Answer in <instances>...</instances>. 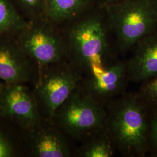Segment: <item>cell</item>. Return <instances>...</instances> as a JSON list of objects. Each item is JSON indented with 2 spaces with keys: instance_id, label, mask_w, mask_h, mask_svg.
<instances>
[{
  "instance_id": "obj_1",
  "label": "cell",
  "mask_w": 157,
  "mask_h": 157,
  "mask_svg": "<svg viewBox=\"0 0 157 157\" xmlns=\"http://www.w3.org/2000/svg\"><path fill=\"white\" fill-rule=\"evenodd\" d=\"M67 61L83 76H97L121 59L106 8L96 4L61 26Z\"/></svg>"
},
{
  "instance_id": "obj_2",
  "label": "cell",
  "mask_w": 157,
  "mask_h": 157,
  "mask_svg": "<svg viewBox=\"0 0 157 157\" xmlns=\"http://www.w3.org/2000/svg\"><path fill=\"white\" fill-rule=\"evenodd\" d=\"M106 128L117 153L124 157H145L149 150L150 110L137 91H127L105 107Z\"/></svg>"
},
{
  "instance_id": "obj_3",
  "label": "cell",
  "mask_w": 157,
  "mask_h": 157,
  "mask_svg": "<svg viewBox=\"0 0 157 157\" xmlns=\"http://www.w3.org/2000/svg\"><path fill=\"white\" fill-rule=\"evenodd\" d=\"M105 6L121 56L157 29V15L149 0H123Z\"/></svg>"
},
{
  "instance_id": "obj_4",
  "label": "cell",
  "mask_w": 157,
  "mask_h": 157,
  "mask_svg": "<svg viewBox=\"0 0 157 157\" xmlns=\"http://www.w3.org/2000/svg\"><path fill=\"white\" fill-rule=\"evenodd\" d=\"M54 122L73 140L79 143L106 126L105 107L94 100L78 86L57 108Z\"/></svg>"
},
{
  "instance_id": "obj_5",
  "label": "cell",
  "mask_w": 157,
  "mask_h": 157,
  "mask_svg": "<svg viewBox=\"0 0 157 157\" xmlns=\"http://www.w3.org/2000/svg\"><path fill=\"white\" fill-rule=\"evenodd\" d=\"M83 73L67 60L51 63L40 71L32 86L40 113L51 119L57 108L77 87Z\"/></svg>"
},
{
  "instance_id": "obj_6",
  "label": "cell",
  "mask_w": 157,
  "mask_h": 157,
  "mask_svg": "<svg viewBox=\"0 0 157 157\" xmlns=\"http://www.w3.org/2000/svg\"><path fill=\"white\" fill-rule=\"evenodd\" d=\"M23 52L40 71L51 63L67 60L60 26L43 17L34 19L14 36Z\"/></svg>"
},
{
  "instance_id": "obj_7",
  "label": "cell",
  "mask_w": 157,
  "mask_h": 157,
  "mask_svg": "<svg viewBox=\"0 0 157 157\" xmlns=\"http://www.w3.org/2000/svg\"><path fill=\"white\" fill-rule=\"evenodd\" d=\"M25 144L26 157H76L78 146L52 119L44 118L25 130Z\"/></svg>"
},
{
  "instance_id": "obj_8",
  "label": "cell",
  "mask_w": 157,
  "mask_h": 157,
  "mask_svg": "<svg viewBox=\"0 0 157 157\" xmlns=\"http://www.w3.org/2000/svg\"><path fill=\"white\" fill-rule=\"evenodd\" d=\"M0 116L24 130L40 122V113L32 87L27 84H6L0 93Z\"/></svg>"
},
{
  "instance_id": "obj_9",
  "label": "cell",
  "mask_w": 157,
  "mask_h": 157,
  "mask_svg": "<svg viewBox=\"0 0 157 157\" xmlns=\"http://www.w3.org/2000/svg\"><path fill=\"white\" fill-rule=\"evenodd\" d=\"M39 69L21 49L14 36H0V80L6 84L36 83Z\"/></svg>"
},
{
  "instance_id": "obj_10",
  "label": "cell",
  "mask_w": 157,
  "mask_h": 157,
  "mask_svg": "<svg viewBox=\"0 0 157 157\" xmlns=\"http://www.w3.org/2000/svg\"><path fill=\"white\" fill-rule=\"evenodd\" d=\"M129 81L126 60L120 59L97 76H83L78 86L104 107L127 92Z\"/></svg>"
},
{
  "instance_id": "obj_11",
  "label": "cell",
  "mask_w": 157,
  "mask_h": 157,
  "mask_svg": "<svg viewBox=\"0 0 157 157\" xmlns=\"http://www.w3.org/2000/svg\"><path fill=\"white\" fill-rule=\"evenodd\" d=\"M126 60L129 82L141 83L157 75V29L139 41Z\"/></svg>"
},
{
  "instance_id": "obj_12",
  "label": "cell",
  "mask_w": 157,
  "mask_h": 157,
  "mask_svg": "<svg viewBox=\"0 0 157 157\" xmlns=\"http://www.w3.org/2000/svg\"><path fill=\"white\" fill-rule=\"evenodd\" d=\"M96 4L95 0H44L41 17L61 26Z\"/></svg>"
},
{
  "instance_id": "obj_13",
  "label": "cell",
  "mask_w": 157,
  "mask_h": 157,
  "mask_svg": "<svg viewBox=\"0 0 157 157\" xmlns=\"http://www.w3.org/2000/svg\"><path fill=\"white\" fill-rule=\"evenodd\" d=\"M0 157H26L25 130L1 116Z\"/></svg>"
},
{
  "instance_id": "obj_14",
  "label": "cell",
  "mask_w": 157,
  "mask_h": 157,
  "mask_svg": "<svg viewBox=\"0 0 157 157\" xmlns=\"http://www.w3.org/2000/svg\"><path fill=\"white\" fill-rule=\"evenodd\" d=\"M117 154L115 144L105 126L78 143L76 157H113Z\"/></svg>"
},
{
  "instance_id": "obj_15",
  "label": "cell",
  "mask_w": 157,
  "mask_h": 157,
  "mask_svg": "<svg viewBox=\"0 0 157 157\" xmlns=\"http://www.w3.org/2000/svg\"><path fill=\"white\" fill-rule=\"evenodd\" d=\"M28 23L9 0H0V36H15Z\"/></svg>"
},
{
  "instance_id": "obj_16",
  "label": "cell",
  "mask_w": 157,
  "mask_h": 157,
  "mask_svg": "<svg viewBox=\"0 0 157 157\" xmlns=\"http://www.w3.org/2000/svg\"><path fill=\"white\" fill-rule=\"evenodd\" d=\"M137 91L150 111H157V75L140 83Z\"/></svg>"
},
{
  "instance_id": "obj_17",
  "label": "cell",
  "mask_w": 157,
  "mask_h": 157,
  "mask_svg": "<svg viewBox=\"0 0 157 157\" xmlns=\"http://www.w3.org/2000/svg\"><path fill=\"white\" fill-rule=\"evenodd\" d=\"M150 111L148 134L149 150L148 155L157 157V111Z\"/></svg>"
},
{
  "instance_id": "obj_18",
  "label": "cell",
  "mask_w": 157,
  "mask_h": 157,
  "mask_svg": "<svg viewBox=\"0 0 157 157\" xmlns=\"http://www.w3.org/2000/svg\"><path fill=\"white\" fill-rule=\"evenodd\" d=\"M22 6L30 11H33L38 15L39 17H41L44 0H17Z\"/></svg>"
},
{
  "instance_id": "obj_19",
  "label": "cell",
  "mask_w": 157,
  "mask_h": 157,
  "mask_svg": "<svg viewBox=\"0 0 157 157\" xmlns=\"http://www.w3.org/2000/svg\"><path fill=\"white\" fill-rule=\"evenodd\" d=\"M96 3L101 6H108L113 3H115L123 0H95Z\"/></svg>"
},
{
  "instance_id": "obj_20",
  "label": "cell",
  "mask_w": 157,
  "mask_h": 157,
  "mask_svg": "<svg viewBox=\"0 0 157 157\" xmlns=\"http://www.w3.org/2000/svg\"><path fill=\"white\" fill-rule=\"evenodd\" d=\"M152 7L157 15V0H149Z\"/></svg>"
},
{
  "instance_id": "obj_21",
  "label": "cell",
  "mask_w": 157,
  "mask_h": 157,
  "mask_svg": "<svg viewBox=\"0 0 157 157\" xmlns=\"http://www.w3.org/2000/svg\"><path fill=\"white\" fill-rule=\"evenodd\" d=\"M5 84L6 83H4V82H2L1 80H0V93H1V91L2 90V89H3V87H4V86H5Z\"/></svg>"
}]
</instances>
